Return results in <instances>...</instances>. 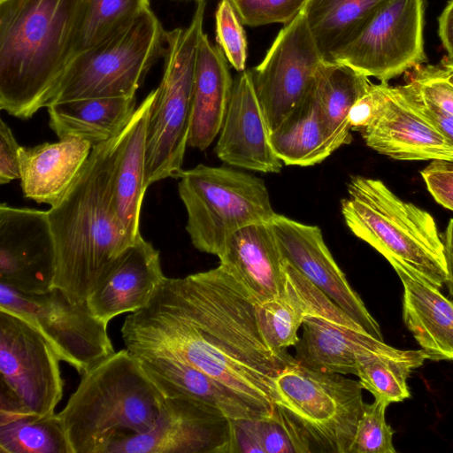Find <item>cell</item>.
I'll use <instances>...</instances> for the list:
<instances>
[{"mask_svg": "<svg viewBox=\"0 0 453 453\" xmlns=\"http://www.w3.org/2000/svg\"><path fill=\"white\" fill-rule=\"evenodd\" d=\"M17 142L9 126L0 121V183L7 184L20 179V167Z\"/></svg>", "mask_w": 453, "mask_h": 453, "instance_id": "obj_43", "label": "cell"}, {"mask_svg": "<svg viewBox=\"0 0 453 453\" xmlns=\"http://www.w3.org/2000/svg\"><path fill=\"white\" fill-rule=\"evenodd\" d=\"M326 60L303 11L278 33L252 81L271 132L306 96Z\"/></svg>", "mask_w": 453, "mask_h": 453, "instance_id": "obj_14", "label": "cell"}, {"mask_svg": "<svg viewBox=\"0 0 453 453\" xmlns=\"http://www.w3.org/2000/svg\"><path fill=\"white\" fill-rule=\"evenodd\" d=\"M309 0H230L244 26L288 25L305 8Z\"/></svg>", "mask_w": 453, "mask_h": 453, "instance_id": "obj_37", "label": "cell"}, {"mask_svg": "<svg viewBox=\"0 0 453 453\" xmlns=\"http://www.w3.org/2000/svg\"><path fill=\"white\" fill-rule=\"evenodd\" d=\"M402 88L412 107L453 145V117L422 98L409 82Z\"/></svg>", "mask_w": 453, "mask_h": 453, "instance_id": "obj_42", "label": "cell"}, {"mask_svg": "<svg viewBox=\"0 0 453 453\" xmlns=\"http://www.w3.org/2000/svg\"><path fill=\"white\" fill-rule=\"evenodd\" d=\"M341 210L349 229L403 271L440 288L445 282L442 239L434 217L397 196L383 181L354 176Z\"/></svg>", "mask_w": 453, "mask_h": 453, "instance_id": "obj_5", "label": "cell"}, {"mask_svg": "<svg viewBox=\"0 0 453 453\" xmlns=\"http://www.w3.org/2000/svg\"><path fill=\"white\" fill-rule=\"evenodd\" d=\"M232 420L183 397H165L154 426L108 445L104 453H231Z\"/></svg>", "mask_w": 453, "mask_h": 453, "instance_id": "obj_15", "label": "cell"}, {"mask_svg": "<svg viewBox=\"0 0 453 453\" xmlns=\"http://www.w3.org/2000/svg\"><path fill=\"white\" fill-rule=\"evenodd\" d=\"M388 403L375 399L365 404L349 453H395L394 431L385 418Z\"/></svg>", "mask_w": 453, "mask_h": 453, "instance_id": "obj_36", "label": "cell"}, {"mask_svg": "<svg viewBox=\"0 0 453 453\" xmlns=\"http://www.w3.org/2000/svg\"><path fill=\"white\" fill-rule=\"evenodd\" d=\"M427 359L426 353L403 350L397 355L368 354L358 357L356 375L364 389L388 404L410 397L406 380Z\"/></svg>", "mask_w": 453, "mask_h": 453, "instance_id": "obj_33", "label": "cell"}, {"mask_svg": "<svg viewBox=\"0 0 453 453\" xmlns=\"http://www.w3.org/2000/svg\"><path fill=\"white\" fill-rule=\"evenodd\" d=\"M234 79L219 45L203 33L193 88V107L188 146L206 150L219 134L231 97Z\"/></svg>", "mask_w": 453, "mask_h": 453, "instance_id": "obj_24", "label": "cell"}, {"mask_svg": "<svg viewBox=\"0 0 453 453\" xmlns=\"http://www.w3.org/2000/svg\"><path fill=\"white\" fill-rule=\"evenodd\" d=\"M165 34L156 14L146 10L124 31L78 52L50 104L135 96L151 66L164 55Z\"/></svg>", "mask_w": 453, "mask_h": 453, "instance_id": "obj_9", "label": "cell"}, {"mask_svg": "<svg viewBox=\"0 0 453 453\" xmlns=\"http://www.w3.org/2000/svg\"><path fill=\"white\" fill-rule=\"evenodd\" d=\"M385 92L377 118L359 132L366 146L395 160L453 162V145L412 107L402 86L387 83Z\"/></svg>", "mask_w": 453, "mask_h": 453, "instance_id": "obj_19", "label": "cell"}, {"mask_svg": "<svg viewBox=\"0 0 453 453\" xmlns=\"http://www.w3.org/2000/svg\"><path fill=\"white\" fill-rule=\"evenodd\" d=\"M88 0H0V109L27 119L50 104L80 48Z\"/></svg>", "mask_w": 453, "mask_h": 453, "instance_id": "obj_3", "label": "cell"}, {"mask_svg": "<svg viewBox=\"0 0 453 453\" xmlns=\"http://www.w3.org/2000/svg\"><path fill=\"white\" fill-rule=\"evenodd\" d=\"M443 74L447 81L453 85V69H442Z\"/></svg>", "mask_w": 453, "mask_h": 453, "instance_id": "obj_46", "label": "cell"}, {"mask_svg": "<svg viewBox=\"0 0 453 453\" xmlns=\"http://www.w3.org/2000/svg\"><path fill=\"white\" fill-rule=\"evenodd\" d=\"M443 252L446 264L445 284L453 300V219H449L443 236Z\"/></svg>", "mask_w": 453, "mask_h": 453, "instance_id": "obj_45", "label": "cell"}, {"mask_svg": "<svg viewBox=\"0 0 453 453\" xmlns=\"http://www.w3.org/2000/svg\"><path fill=\"white\" fill-rule=\"evenodd\" d=\"M270 139L277 157L287 165H315L334 152L313 85L303 101L271 132Z\"/></svg>", "mask_w": 453, "mask_h": 453, "instance_id": "obj_28", "label": "cell"}, {"mask_svg": "<svg viewBox=\"0 0 453 453\" xmlns=\"http://www.w3.org/2000/svg\"><path fill=\"white\" fill-rule=\"evenodd\" d=\"M257 299L224 266L165 278L121 327L135 357L187 363L273 415L274 379L295 357L276 352L261 330Z\"/></svg>", "mask_w": 453, "mask_h": 453, "instance_id": "obj_1", "label": "cell"}, {"mask_svg": "<svg viewBox=\"0 0 453 453\" xmlns=\"http://www.w3.org/2000/svg\"><path fill=\"white\" fill-rule=\"evenodd\" d=\"M135 357L165 397L192 400L232 421L271 417L226 385L187 363L160 356Z\"/></svg>", "mask_w": 453, "mask_h": 453, "instance_id": "obj_21", "label": "cell"}, {"mask_svg": "<svg viewBox=\"0 0 453 453\" xmlns=\"http://www.w3.org/2000/svg\"><path fill=\"white\" fill-rule=\"evenodd\" d=\"M0 453H72L58 413L0 414Z\"/></svg>", "mask_w": 453, "mask_h": 453, "instance_id": "obj_32", "label": "cell"}, {"mask_svg": "<svg viewBox=\"0 0 453 453\" xmlns=\"http://www.w3.org/2000/svg\"><path fill=\"white\" fill-rule=\"evenodd\" d=\"M234 441L236 452H313L301 427L278 405L269 418L234 421Z\"/></svg>", "mask_w": 453, "mask_h": 453, "instance_id": "obj_31", "label": "cell"}, {"mask_svg": "<svg viewBox=\"0 0 453 453\" xmlns=\"http://www.w3.org/2000/svg\"><path fill=\"white\" fill-rule=\"evenodd\" d=\"M135 96L94 97L47 106L49 125L58 139L73 137L93 148L119 134L135 111Z\"/></svg>", "mask_w": 453, "mask_h": 453, "instance_id": "obj_27", "label": "cell"}, {"mask_svg": "<svg viewBox=\"0 0 453 453\" xmlns=\"http://www.w3.org/2000/svg\"><path fill=\"white\" fill-rule=\"evenodd\" d=\"M342 375L295 358L274 379L275 405L301 427L313 451L349 453L353 441L365 404L364 388Z\"/></svg>", "mask_w": 453, "mask_h": 453, "instance_id": "obj_8", "label": "cell"}, {"mask_svg": "<svg viewBox=\"0 0 453 453\" xmlns=\"http://www.w3.org/2000/svg\"><path fill=\"white\" fill-rule=\"evenodd\" d=\"M219 265L244 285L257 302L280 295L285 288V259L270 222L235 232L219 255Z\"/></svg>", "mask_w": 453, "mask_h": 453, "instance_id": "obj_22", "label": "cell"}, {"mask_svg": "<svg viewBox=\"0 0 453 453\" xmlns=\"http://www.w3.org/2000/svg\"><path fill=\"white\" fill-rule=\"evenodd\" d=\"M443 68L445 69H453V63L449 65H443Z\"/></svg>", "mask_w": 453, "mask_h": 453, "instance_id": "obj_47", "label": "cell"}, {"mask_svg": "<svg viewBox=\"0 0 453 453\" xmlns=\"http://www.w3.org/2000/svg\"><path fill=\"white\" fill-rule=\"evenodd\" d=\"M420 174L434 200L453 211V162L431 160Z\"/></svg>", "mask_w": 453, "mask_h": 453, "instance_id": "obj_40", "label": "cell"}, {"mask_svg": "<svg viewBox=\"0 0 453 453\" xmlns=\"http://www.w3.org/2000/svg\"><path fill=\"white\" fill-rule=\"evenodd\" d=\"M403 317L406 327L434 361L453 360V300L439 288L403 271Z\"/></svg>", "mask_w": 453, "mask_h": 453, "instance_id": "obj_26", "label": "cell"}, {"mask_svg": "<svg viewBox=\"0 0 453 453\" xmlns=\"http://www.w3.org/2000/svg\"><path fill=\"white\" fill-rule=\"evenodd\" d=\"M92 144L66 137L34 147L20 146V185L25 197L55 204L70 188L87 162Z\"/></svg>", "mask_w": 453, "mask_h": 453, "instance_id": "obj_23", "label": "cell"}, {"mask_svg": "<svg viewBox=\"0 0 453 453\" xmlns=\"http://www.w3.org/2000/svg\"><path fill=\"white\" fill-rule=\"evenodd\" d=\"M60 358L31 324L0 310V388L29 412L55 413L63 396Z\"/></svg>", "mask_w": 453, "mask_h": 453, "instance_id": "obj_13", "label": "cell"}, {"mask_svg": "<svg viewBox=\"0 0 453 453\" xmlns=\"http://www.w3.org/2000/svg\"><path fill=\"white\" fill-rule=\"evenodd\" d=\"M55 242L48 211L0 205V282L25 294L53 288Z\"/></svg>", "mask_w": 453, "mask_h": 453, "instance_id": "obj_16", "label": "cell"}, {"mask_svg": "<svg viewBox=\"0 0 453 453\" xmlns=\"http://www.w3.org/2000/svg\"><path fill=\"white\" fill-rule=\"evenodd\" d=\"M126 127L92 149L75 180L48 211L56 250L53 288L75 303H87L115 259L134 242L112 204Z\"/></svg>", "mask_w": 453, "mask_h": 453, "instance_id": "obj_2", "label": "cell"}, {"mask_svg": "<svg viewBox=\"0 0 453 453\" xmlns=\"http://www.w3.org/2000/svg\"><path fill=\"white\" fill-rule=\"evenodd\" d=\"M387 83H371L365 94L355 103L349 115L351 129L360 132L377 118L385 100Z\"/></svg>", "mask_w": 453, "mask_h": 453, "instance_id": "obj_41", "label": "cell"}, {"mask_svg": "<svg viewBox=\"0 0 453 453\" xmlns=\"http://www.w3.org/2000/svg\"><path fill=\"white\" fill-rule=\"evenodd\" d=\"M216 39L228 63L238 72L246 69L248 43L242 23L230 0H220L215 13Z\"/></svg>", "mask_w": 453, "mask_h": 453, "instance_id": "obj_38", "label": "cell"}, {"mask_svg": "<svg viewBox=\"0 0 453 453\" xmlns=\"http://www.w3.org/2000/svg\"><path fill=\"white\" fill-rule=\"evenodd\" d=\"M425 0H387L362 32L332 55L329 62L347 65L380 82L425 62Z\"/></svg>", "mask_w": 453, "mask_h": 453, "instance_id": "obj_12", "label": "cell"}, {"mask_svg": "<svg viewBox=\"0 0 453 453\" xmlns=\"http://www.w3.org/2000/svg\"><path fill=\"white\" fill-rule=\"evenodd\" d=\"M438 33L447 57L442 66L453 63V0L445 6L439 18Z\"/></svg>", "mask_w": 453, "mask_h": 453, "instance_id": "obj_44", "label": "cell"}, {"mask_svg": "<svg viewBox=\"0 0 453 453\" xmlns=\"http://www.w3.org/2000/svg\"><path fill=\"white\" fill-rule=\"evenodd\" d=\"M205 0H196L189 25L165 34L164 73L156 88L146 133L144 184L178 179L190 131L198 47L203 35Z\"/></svg>", "mask_w": 453, "mask_h": 453, "instance_id": "obj_6", "label": "cell"}, {"mask_svg": "<svg viewBox=\"0 0 453 453\" xmlns=\"http://www.w3.org/2000/svg\"><path fill=\"white\" fill-rule=\"evenodd\" d=\"M156 89L150 92L135 109L126 127V134L116 170L112 204L125 234L135 242L140 233L143 196L147 122Z\"/></svg>", "mask_w": 453, "mask_h": 453, "instance_id": "obj_25", "label": "cell"}, {"mask_svg": "<svg viewBox=\"0 0 453 453\" xmlns=\"http://www.w3.org/2000/svg\"><path fill=\"white\" fill-rule=\"evenodd\" d=\"M165 401L125 349L83 373L58 415L72 453H104L111 443L149 431Z\"/></svg>", "mask_w": 453, "mask_h": 453, "instance_id": "obj_4", "label": "cell"}, {"mask_svg": "<svg viewBox=\"0 0 453 453\" xmlns=\"http://www.w3.org/2000/svg\"><path fill=\"white\" fill-rule=\"evenodd\" d=\"M178 180L186 230L201 252L219 257L235 232L270 222L276 213L265 181L255 175L200 164L183 170Z\"/></svg>", "mask_w": 453, "mask_h": 453, "instance_id": "obj_7", "label": "cell"}, {"mask_svg": "<svg viewBox=\"0 0 453 453\" xmlns=\"http://www.w3.org/2000/svg\"><path fill=\"white\" fill-rule=\"evenodd\" d=\"M165 278L159 251L141 235L115 259L87 303L94 316L109 323L145 307Z\"/></svg>", "mask_w": 453, "mask_h": 453, "instance_id": "obj_20", "label": "cell"}, {"mask_svg": "<svg viewBox=\"0 0 453 453\" xmlns=\"http://www.w3.org/2000/svg\"><path fill=\"white\" fill-rule=\"evenodd\" d=\"M371 83L367 76L342 64L326 61L321 67L313 88L334 151L351 142L349 111Z\"/></svg>", "mask_w": 453, "mask_h": 453, "instance_id": "obj_29", "label": "cell"}, {"mask_svg": "<svg viewBox=\"0 0 453 453\" xmlns=\"http://www.w3.org/2000/svg\"><path fill=\"white\" fill-rule=\"evenodd\" d=\"M257 313L263 334L268 344L278 353H287V349L296 346L300 337L304 309L285 278L284 291L273 298L257 303Z\"/></svg>", "mask_w": 453, "mask_h": 453, "instance_id": "obj_34", "label": "cell"}, {"mask_svg": "<svg viewBox=\"0 0 453 453\" xmlns=\"http://www.w3.org/2000/svg\"><path fill=\"white\" fill-rule=\"evenodd\" d=\"M284 259L324 292L368 334L383 341L380 327L334 259L320 228L277 214L270 221Z\"/></svg>", "mask_w": 453, "mask_h": 453, "instance_id": "obj_17", "label": "cell"}, {"mask_svg": "<svg viewBox=\"0 0 453 453\" xmlns=\"http://www.w3.org/2000/svg\"><path fill=\"white\" fill-rule=\"evenodd\" d=\"M284 272L304 309L303 335L295 346L298 363L322 372L356 375L359 357L403 351L368 334L286 260Z\"/></svg>", "mask_w": 453, "mask_h": 453, "instance_id": "obj_10", "label": "cell"}, {"mask_svg": "<svg viewBox=\"0 0 453 453\" xmlns=\"http://www.w3.org/2000/svg\"><path fill=\"white\" fill-rule=\"evenodd\" d=\"M407 82L422 98L453 117V85L447 81L442 69L424 68Z\"/></svg>", "mask_w": 453, "mask_h": 453, "instance_id": "obj_39", "label": "cell"}, {"mask_svg": "<svg viewBox=\"0 0 453 453\" xmlns=\"http://www.w3.org/2000/svg\"><path fill=\"white\" fill-rule=\"evenodd\" d=\"M150 8V0H88L78 52L124 31Z\"/></svg>", "mask_w": 453, "mask_h": 453, "instance_id": "obj_35", "label": "cell"}, {"mask_svg": "<svg viewBox=\"0 0 453 453\" xmlns=\"http://www.w3.org/2000/svg\"><path fill=\"white\" fill-rule=\"evenodd\" d=\"M270 134L254 88L251 70L245 69L234 79L215 153L221 161L234 167L278 173L282 162L274 152Z\"/></svg>", "mask_w": 453, "mask_h": 453, "instance_id": "obj_18", "label": "cell"}, {"mask_svg": "<svg viewBox=\"0 0 453 453\" xmlns=\"http://www.w3.org/2000/svg\"><path fill=\"white\" fill-rule=\"evenodd\" d=\"M0 310L31 324L60 360L81 375L115 352L108 323L94 316L87 303L72 301L58 288L42 294H25L0 282Z\"/></svg>", "mask_w": 453, "mask_h": 453, "instance_id": "obj_11", "label": "cell"}, {"mask_svg": "<svg viewBox=\"0 0 453 453\" xmlns=\"http://www.w3.org/2000/svg\"><path fill=\"white\" fill-rule=\"evenodd\" d=\"M387 0H309L303 12L326 61L351 42Z\"/></svg>", "mask_w": 453, "mask_h": 453, "instance_id": "obj_30", "label": "cell"}]
</instances>
